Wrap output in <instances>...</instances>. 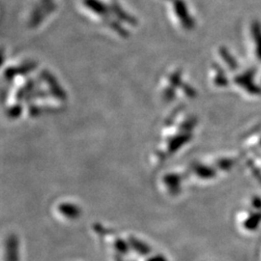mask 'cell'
<instances>
[{"instance_id": "cell-1", "label": "cell", "mask_w": 261, "mask_h": 261, "mask_svg": "<svg viewBox=\"0 0 261 261\" xmlns=\"http://www.w3.org/2000/svg\"><path fill=\"white\" fill-rule=\"evenodd\" d=\"M252 33H253V37L254 40L256 41V46H257V54L261 58V30L260 28L255 24L252 28Z\"/></svg>"}]
</instances>
